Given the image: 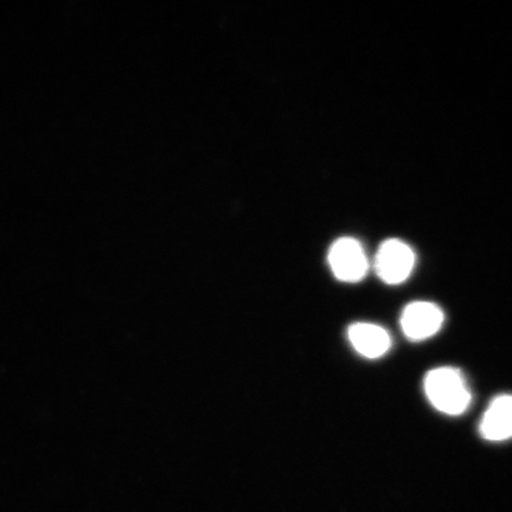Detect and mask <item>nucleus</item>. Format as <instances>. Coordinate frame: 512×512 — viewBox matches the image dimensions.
Here are the masks:
<instances>
[{"label":"nucleus","mask_w":512,"mask_h":512,"mask_svg":"<svg viewBox=\"0 0 512 512\" xmlns=\"http://www.w3.org/2000/svg\"><path fill=\"white\" fill-rule=\"evenodd\" d=\"M424 389L428 401L440 413L462 415L471 405L469 384L465 375L457 368L440 367L428 371Z\"/></svg>","instance_id":"obj_1"},{"label":"nucleus","mask_w":512,"mask_h":512,"mask_svg":"<svg viewBox=\"0 0 512 512\" xmlns=\"http://www.w3.org/2000/svg\"><path fill=\"white\" fill-rule=\"evenodd\" d=\"M352 347L363 357L376 360L387 354L392 338L382 326L370 323L352 324L348 330Z\"/></svg>","instance_id":"obj_6"},{"label":"nucleus","mask_w":512,"mask_h":512,"mask_svg":"<svg viewBox=\"0 0 512 512\" xmlns=\"http://www.w3.org/2000/svg\"><path fill=\"white\" fill-rule=\"evenodd\" d=\"M415 254L407 243L392 239L383 242L375 258V270L388 285L406 281L414 270Z\"/></svg>","instance_id":"obj_2"},{"label":"nucleus","mask_w":512,"mask_h":512,"mask_svg":"<svg viewBox=\"0 0 512 512\" xmlns=\"http://www.w3.org/2000/svg\"><path fill=\"white\" fill-rule=\"evenodd\" d=\"M329 264L338 280L358 283L366 277L369 262L361 243L355 239H339L329 252Z\"/></svg>","instance_id":"obj_3"},{"label":"nucleus","mask_w":512,"mask_h":512,"mask_svg":"<svg viewBox=\"0 0 512 512\" xmlns=\"http://www.w3.org/2000/svg\"><path fill=\"white\" fill-rule=\"evenodd\" d=\"M479 434L492 443L512 438V395H499L490 402L479 422Z\"/></svg>","instance_id":"obj_5"},{"label":"nucleus","mask_w":512,"mask_h":512,"mask_svg":"<svg viewBox=\"0 0 512 512\" xmlns=\"http://www.w3.org/2000/svg\"><path fill=\"white\" fill-rule=\"evenodd\" d=\"M445 322L443 310L430 302H413L402 311L403 335L413 342L425 341L437 335Z\"/></svg>","instance_id":"obj_4"}]
</instances>
